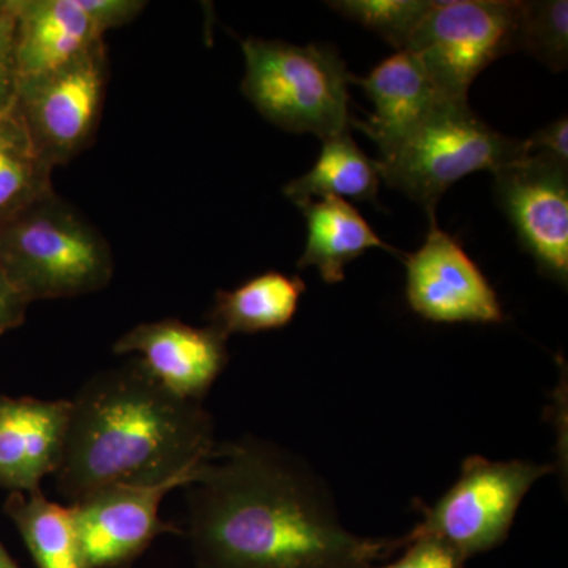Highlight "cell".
I'll list each match as a JSON object with an SVG mask.
<instances>
[{
    "instance_id": "3957f363",
    "label": "cell",
    "mask_w": 568,
    "mask_h": 568,
    "mask_svg": "<svg viewBox=\"0 0 568 568\" xmlns=\"http://www.w3.org/2000/svg\"><path fill=\"white\" fill-rule=\"evenodd\" d=\"M0 267L32 304L99 293L114 257L103 234L54 192L0 223Z\"/></svg>"
},
{
    "instance_id": "4316f807",
    "label": "cell",
    "mask_w": 568,
    "mask_h": 568,
    "mask_svg": "<svg viewBox=\"0 0 568 568\" xmlns=\"http://www.w3.org/2000/svg\"><path fill=\"white\" fill-rule=\"evenodd\" d=\"M29 305L0 267V338L24 323Z\"/></svg>"
},
{
    "instance_id": "5b68a950",
    "label": "cell",
    "mask_w": 568,
    "mask_h": 568,
    "mask_svg": "<svg viewBox=\"0 0 568 568\" xmlns=\"http://www.w3.org/2000/svg\"><path fill=\"white\" fill-rule=\"evenodd\" d=\"M525 144L481 121L467 102L440 100L394 152L377 159L381 181L436 219L444 193L477 171H495L525 155Z\"/></svg>"
},
{
    "instance_id": "8992f818",
    "label": "cell",
    "mask_w": 568,
    "mask_h": 568,
    "mask_svg": "<svg viewBox=\"0 0 568 568\" xmlns=\"http://www.w3.org/2000/svg\"><path fill=\"white\" fill-rule=\"evenodd\" d=\"M523 22L517 0H429L405 51L444 99L467 102L481 71L523 50Z\"/></svg>"
},
{
    "instance_id": "ba28073f",
    "label": "cell",
    "mask_w": 568,
    "mask_h": 568,
    "mask_svg": "<svg viewBox=\"0 0 568 568\" xmlns=\"http://www.w3.org/2000/svg\"><path fill=\"white\" fill-rule=\"evenodd\" d=\"M552 473L548 465L463 462L458 480L433 507H422L424 521L416 530L443 540L466 560L506 541L523 499L537 480Z\"/></svg>"
},
{
    "instance_id": "9a60e30c",
    "label": "cell",
    "mask_w": 568,
    "mask_h": 568,
    "mask_svg": "<svg viewBox=\"0 0 568 568\" xmlns=\"http://www.w3.org/2000/svg\"><path fill=\"white\" fill-rule=\"evenodd\" d=\"M18 78L55 69L104 41L80 0H10Z\"/></svg>"
},
{
    "instance_id": "484cf974",
    "label": "cell",
    "mask_w": 568,
    "mask_h": 568,
    "mask_svg": "<svg viewBox=\"0 0 568 568\" xmlns=\"http://www.w3.org/2000/svg\"><path fill=\"white\" fill-rule=\"evenodd\" d=\"M568 122L566 115L538 130L529 140L523 141L526 153H545L568 164Z\"/></svg>"
},
{
    "instance_id": "ffe728a7",
    "label": "cell",
    "mask_w": 568,
    "mask_h": 568,
    "mask_svg": "<svg viewBox=\"0 0 568 568\" xmlns=\"http://www.w3.org/2000/svg\"><path fill=\"white\" fill-rule=\"evenodd\" d=\"M52 171L13 104L0 115V223L54 193Z\"/></svg>"
},
{
    "instance_id": "ac0fdd59",
    "label": "cell",
    "mask_w": 568,
    "mask_h": 568,
    "mask_svg": "<svg viewBox=\"0 0 568 568\" xmlns=\"http://www.w3.org/2000/svg\"><path fill=\"white\" fill-rule=\"evenodd\" d=\"M323 142L315 166L287 183L284 196L295 205L315 201V197L377 204L381 175L376 160L358 148L351 130L325 138Z\"/></svg>"
},
{
    "instance_id": "9c48e42d",
    "label": "cell",
    "mask_w": 568,
    "mask_h": 568,
    "mask_svg": "<svg viewBox=\"0 0 568 568\" xmlns=\"http://www.w3.org/2000/svg\"><path fill=\"white\" fill-rule=\"evenodd\" d=\"M497 204L540 274L568 282V164L525 153L495 171Z\"/></svg>"
},
{
    "instance_id": "7c38bea8",
    "label": "cell",
    "mask_w": 568,
    "mask_h": 568,
    "mask_svg": "<svg viewBox=\"0 0 568 568\" xmlns=\"http://www.w3.org/2000/svg\"><path fill=\"white\" fill-rule=\"evenodd\" d=\"M114 353L136 355L160 386L197 403L230 362L226 336L211 325L194 327L179 320L134 325L114 343Z\"/></svg>"
},
{
    "instance_id": "83f0119b",
    "label": "cell",
    "mask_w": 568,
    "mask_h": 568,
    "mask_svg": "<svg viewBox=\"0 0 568 568\" xmlns=\"http://www.w3.org/2000/svg\"><path fill=\"white\" fill-rule=\"evenodd\" d=\"M0 568H20L18 564L10 558L9 552L6 551L2 545H0Z\"/></svg>"
},
{
    "instance_id": "603a6c76",
    "label": "cell",
    "mask_w": 568,
    "mask_h": 568,
    "mask_svg": "<svg viewBox=\"0 0 568 568\" xmlns=\"http://www.w3.org/2000/svg\"><path fill=\"white\" fill-rule=\"evenodd\" d=\"M373 568H466V559L439 538L414 529L395 562Z\"/></svg>"
},
{
    "instance_id": "5bb4252c",
    "label": "cell",
    "mask_w": 568,
    "mask_h": 568,
    "mask_svg": "<svg viewBox=\"0 0 568 568\" xmlns=\"http://www.w3.org/2000/svg\"><path fill=\"white\" fill-rule=\"evenodd\" d=\"M349 82L364 89L375 104L372 118L353 119L351 125L376 142L379 159L394 152L444 100L420 63L406 51H398L381 62L366 78L351 74Z\"/></svg>"
},
{
    "instance_id": "8fae6325",
    "label": "cell",
    "mask_w": 568,
    "mask_h": 568,
    "mask_svg": "<svg viewBox=\"0 0 568 568\" xmlns=\"http://www.w3.org/2000/svg\"><path fill=\"white\" fill-rule=\"evenodd\" d=\"M185 481L119 485L71 504L85 568H125L162 534L179 532L160 518L164 496Z\"/></svg>"
},
{
    "instance_id": "7402d4cb",
    "label": "cell",
    "mask_w": 568,
    "mask_h": 568,
    "mask_svg": "<svg viewBox=\"0 0 568 568\" xmlns=\"http://www.w3.org/2000/svg\"><path fill=\"white\" fill-rule=\"evenodd\" d=\"M523 50L549 70L564 71L568 61L567 0L525 2Z\"/></svg>"
},
{
    "instance_id": "277c9868",
    "label": "cell",
    "mask_w": 568,
    "mask_h": 568,
    "mask_svg": "<svg viewBox=\"0 0 568 568\" xmlns=\"http://www.w3.org/2000/svg\"><path fill=\"white\" fill-rule=\"evenodd\" d=\"M242 93L268 122L321 140L351 130V73L332 44L297 47L252 37L242 41Z\"/></svg>"
},
{
    "instance_id": "d6986e66",
    "label": "cell",
    "mask_w": 568,
    "mask_h": 568,
    "mask_svg": "<svg viewBox=\"0 0 568 568\" xmlns=\"http://www.w3.org/2000/svg\"><path fill=\"white\" fill-rule=\"evenodd\" d=\"M7 515L20 530L39 568H85L71 507L52 503L43 493H11Z\"/></svg>"
},
{
    "instance_id": "e0dca14e",
    "label": "cell",
    "mask_w": 568,
    "mask_h": 568,
    "mask_svg": "<svg viewBox=\"0 0 568 568\" xmlns=\"http://www.w3.org/2000/svg\"><path fill=\"white\" fill-rule=\"evenodd\" d=\"M305 290L298 275L265 272L233 291H219L209 325L226 338L282 328L294 320Z\"/></svg>"
},
{
    "instance_id": "d4e9b609",
    "label": "cell",
    "mask_w": 568,
    "mask_h": 568,
    "mask_svg": "<svg viewBox=\"0 0 568 568\" xmlns=\"http://www.w3.org/2000/svg\"><path fill=\"white\" fill-rule=\"evenodd\" d=\"M17 67L13 58V20L11 11L0 21V115L9 112L17 93Z\"/></svg>"
},
{
    "instance_id": "6da1fadb",
    "label": "cell",
    "mask_w": 568,
    "mask_h": 568,
    "mask_svg": "<svg viewBox=\"0 0 568 568\" xmlns=\"http://www.w3.org/2000/svg\"><path fill=\"white\" fill-rule=\"evenodd\" d=\"M185 491L200 568H373L407 544L351 534L308 467L253 437L216 446Z\"/></svg>"
},
{
    "instance_id": "cb8c5ba5",
    "label": "cell",
    "mask_w": 568,
    "mask_h": 568,
    "mask_svg": "<svg viewBox=\"0 0 568 568\" xmlns=\"http://www.w3.org/2000/svg\"><path fill=\"white\" fill-rule=\"evenodd\" d=\"M97 31L104 33L130 24L142 13L148 2L141 0H80Z\"/></svg>"
},
{
    "instance_id": "f1b7e54d",
    "label": "cell",
    "mask_w": 568,
    "mask_h": 568,
    "mask_svg": "<svg viewBox=\"0 0 568 568\" xmlns=\"http://www.w3.org/2000/svg\"><path fill=\"white\" fill-rule=\"evenodd\" d=\"M10 0H0V21L9 14Z\"/></svg>"
},
{
    "instance_id": "4fadbf2b",
    "label": "cell",
    "mask_w": 568,
    "mask_h": 568,
    "mask_svg": "<svg viewBox=\"0 0 568 568\" xmlns=\"http://www.w3.org/2000/svg\"><path fill=\"white\" fill-rule=\"evenodd\" d=\"M70 399L11 398L0 395V487L40 491L61 465Z\"/></svg>"
},
{
    "instance_id": "2e32d148",
    "label": "cell",
    "mask_w": 568,
    "mask_h": 568,
    "mask_svg": "<svg viewBox=\"0 0 568 568\" xmlns=\"http://www.w3.org/2000/svg\"><path fill=\"white\" fill-rule=\"evenodd\" d=\"M306 220V245L298 268L315 265L325 283L345 280V267L366 250L381 248L402 256L375 233L353 205L336 197L298 205Z\"/></svg>"
},
{
    "instance_id": "7a4b0ae2",
    "label": "cell",
    "mask_w": 568,
    "mask_h": 568,
    "mask_svg": "<svg viewBox=\"0 0 568 568\" xmlns=\"http://www.w3.org/2000/svg\"><path fill=\"white\" fill-rule=\"evenodd\" d=\"M70 402L54 474L70 506L119 485L192 484L219 446L203 403L171 394L136 357L89 377Z\"/></svg>"
},
{
    "instance_id": "30bf717a",
    "label": "cell",
    "mask_w": 568,
    "mask_h": 568,
    "mask_svg": "<svg viewBox=\"0 0 568 568\" xmlns=\"http://www.w3.org/2000/svg\"><path fill=\"white\" fill-rule=\"evenodd\" d=\"M406 298L436 324H500L503 305L487 276L454 235L429 220L424 245L405 260Z\"/></svg>"
},
{
    "instance_id": "52a82bcc",
    "label": "cell",
    "mask_w": 568,
    "mask_h": 568,
    "mask_svg": "<svg viewBox=\"0 0 568 568\" xmlns=\"http://www.w3.org/2000/svg\"><path fill=\"white\" fill-rule=\"evenodd\" d=\"M108 77L106 44L100 41L55 69L18 78L14 110L52 168L70 163L92 144Z\"/></svg>"
},
{
    "instance_id": "44dd1931",
    "label": "cell",
    "mask_w": 568,
    "mask_h": 568,
    "mask_svg": "<svg viewBox=\"0 0 568 568\" xmlns=\"http://www.w3.org/2000/svg\"><path fill=\"white\" fill-rule=\"evenodd\" d=\"M428 3L429 0H336L327 6L346 20L377 33L398 52L406 50Z\"/></svg>"
}]
</instances>
